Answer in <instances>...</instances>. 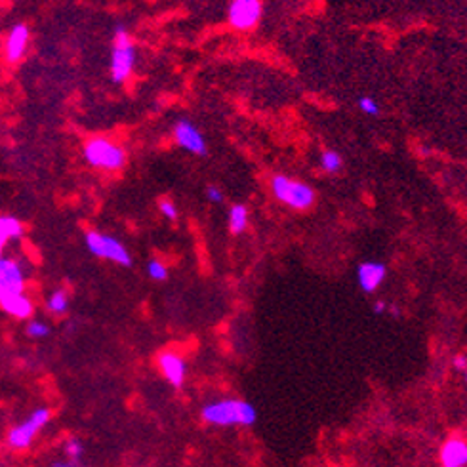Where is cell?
I'll list each match as a JSON object with an SVG mask.
<instances>
[{
	"instance_id": "17",
	"label": "cell",
	"mask_w": 467,
	"mask_h": 467,
	"mask_svg": "<svg viewBox=\"0 0 467 467\" xmlns=\"http://www.w3.org/2000/svg\"><path fill=\"white\" fill-rule=\"evenodd\" d=\"M46 309L48 313H52V315H63L69 309V294L65 292V290H53L46 299Z\"/></svg>"
},
{
	"instance_id": "25",
	"label": "cell",
	"mask_w": 467,
	"mask_h": 467,
	"mask_svg": "<svg viewBox=\"0 0 467 467\" xmlns=\"http://www.w3.org/2000/svg\"><path fill=\"white\" fill-rule=\"evenodd\" d=\"M452 366L456 370H460V372H467V355L460 353V355L454 356V361H452Z\"/></svg>"
},
{
	"instance_id": "28",
	"label": "cell",
	"mask_w": 467,
	"mask_h": 467,
	"mask_svg": "<svg viewBox=\"0 0 467 467\" xmlns=\"http://www.w3.org/2000/svg\"><path fill=\"white\" fill-rule=\"evenodd\" d=\"M50 467H71L69 461H53Z\"/></svg>"
},
{
	"instance_id": "29",
	"label": "cell",
	"mask_w": 467,
	"mask_h": 467,
	"mask_svg": "<svg viewBox=\"0 0 467 467\" xmlns=\"http://www.w3.org/2000/svg\"><path fill=\"white\" fill-rule=\"evenodd\" d=\"M466 381H467V372H466Z\"/></svg>"
},
{
	"instance_id": "22",
	"label": "cell",
	"mask_w": 467,
	"mask_h": 467,
	"mask_svg": "<svg viewBox=\"0 0 467 467\" xmlns=\"http://www.w3.org/2000/svg\"><path fill=\"white\" fill-rule=\"evenodd\" d=\"M65 454H67L69 460H82V456H84V444H82L81 438H67V443H65Z\"/></svg>"
},
{
	"instance_id": "21",
	"label": "cell",
	"mask_w": 467,
	"mask_h": 467,
	"mask_svg": "<svg viewBox=\"0 0 467 467\" xmlns=\"http://www.w3.org/2000/svg\"><path fill=\"white\" fill-rule=\"evenodd\" d=\"M27 336L33 339H42L50 336V327H48L44 321H39V319H33L27 324Z\"/></svg>"
},
{
	"instance_id": "27",
	"label": "cell",
	"mask_w": 467,
	"mask_h": 467,
	"mask_svg": "<svg viewBox=\"0 0 467 467\" xmlns=\"http://www.w3.org/2000/svg\"><path fill=\"white\" fill-rule=\"evenodd\" d=\"M387 313H389V315H393V317H401V309H399L397 305L389 304V311H387Z\"/></svg>"
},
{
	"instance_id": "2",
	"label": "cell",
	"mask_w": 467,
	"mask_h": 467,
	"mask_svg": "<svg viewBox=\"0 0 467 467\" xmlns=\"http://www.w3.org/2000/svg\"><path fill=\"white\" fill-rule=\"evenodd\" d=\"M135 46L128 27L124 24H117L113 27V44L111 58H109V75L115 84H124L128 81L135 67Z\"/></svg>"
},
{
	"instance_id": "10",
	"label": "cell",
	"mask_w": 467,
	"mask_h": 467,
	"mask_svg": "<svg viewBox=\"0 0 467 467\" xmlns=\"http://www.w3.org/2000/svg\"><path fill=\"white\" fill-rule=\"evenodd\" d=\"M387 279V265L376 260L362 262L356 267V282L364 294H374Z\"/></svg>"
},
{
	"instance_id": "8",
	"label": "cell",
	"mask_w": 467,
	"mask_h": 467,
	"mask_svg": "<svg viewBox=\"0 0 467 467\" xmlns=\"http://www.w3.org/2000/svg\"><path fill=\"white\" fill-rule=\"evenodd\" d=\"M25 294L24 265L16 257H0V302Z\"/></svg>"
},
{
	"instance_id": "15",
	"label": "cell",
	"mask_w": 467,
	"mask_h": 467,
	"mask_svg": "<svg viewBox=\"0 0 467 467\" xmlns=\"http://www.w3.org/2000/svg\"><path fill=\"white\" fill-rule=\"evenodd\" d=\"M24 237V223L14 216H0V257H4V248L10 240Z\"/></svg>"
},
{
	"instance_id": "7",
	"label": "cell",
	"mask_w": 467,
	"mask_h": 467,
	"mask_svg": "<svg viewBox=\"0 0 467 467\" xmlns=\"http://www.w3.org/2000/svg\"><path fill=\"white\" fill-rule=\"evenodd\" d=\"M263 16L262 0H231L227 8L229 25L237 31H252Z\"/></svg>"
},
{
	"instance_id": "3",
	"label": "cell",
	"mask_w": 467,
	"mask_h": 467,
	"mask_svg": "<svg viewBox=\"0 0 467 467\" xmlns=\"http://www.w3.org/2000/svg\"><path fill=\"white\" fill-rule=\"evenodd\" d=\"M271 193L280 205L288 206L292 210L305 212L309 210L311 206L315 205L317 193L315 189L305 183V181L294 180V178H288V175L277 174L271 178Z\"/></svg>"
},
{
	"instance_id": "12",
	"label": "cell",
	"mask_w": 467,
	"mask_h": 467,
	"mask_svg": "<svg viewBox=\"0 0 467 467\" xmlns=\"http://www.w3.org/2000/svg\"><path fill=\"white\" fill-rule=\"evenodd\" d=\"M441 467H467V438L463 435H450L438 452Z\"/></svg>"
},
{
	"instance_id": "20",
	"label": "cell",
	"mask_w": 467,
	"mask_h": 467,
	"mask_svg": "<svg viewBox=\"0 0 467 467\" xmlns=\"http://www.w3.org/2000/svg\"><path fill=\"white\" fill-rule=\"evenodd\" d=\"M356 107H359V111L368 115V117H378L381 113L380 103L374 100L372 96H361V98L356 100Z\"/></svg>"
},
{
	"instance_id": "16",
	"label": "cell",
	"mask_w": 467,
	"mask_h": 467,
	"mask_svg": "<svg viewBox=\"0 0 467 467\" xmlns=\"http://www.w3.org/2000/svg\"><path fill=\"white\" fill-rule=\"evenodd\" d=\"M248 222H250V212L245 205H233L227 212V227L233 235L245 233L246 227H248Z\"/></svg>"
},
{
	"instance_id": "1",
	"label": "cell",
	"mask_w": 467,
	"mask_h": 467,
	"mask_svg": "<svg viewBox=\"0 0 467 467\" xmlns=\"http://www.w3.org/2000/svg\"><path fill=\"white\" fill-rule=\"evenodd\" d=\"M200 418L208 426L217 427H248L257 420L256 406L242 399H220L208 403L200 410Z\"/></svg>"
},
{
	"instance_id": "26",
	"label": "cell",
	"mask_w": 467,
	"mask_h": 467,
	"mask_svg": "<svg viewBox=\"0 0 467 467\" xmlns=\"http://www.w3.org/2000/svg\"><path fill=\"white\" fill-rule=\"evenodd\" d=\"M387 311H389V304L384 302V299H378V302L374 304V313H376V315H386Z\"/></svg>"
},
{
	"instance_id": "19",
	"label": "cell",
	"mask_w": 467,
	"mask_h": 467,
	"mask_svg": "<svg viewBox=\"0 0 467 467\" xmlns=\"http://www.w3.org/2000/svg\"><path fill=\"white\" fill-rule=\"evenodd\" d=\"M147 274H149L153 280L163 282V280L168 279V267H166L160 260H157V257H151L149 263H147Z\"/></svg>"
},
{
	"instance_id": "23",
	"label": "cell",
	"mask_w": 467,
	"mask_h": 467,
	"mask_svg": "<svg viewBox=\"0 0 467 467\" xmlns=\"http://www.w3.org/2000/svg\"><path fill=\"white\" fill-rule=\"evenodd\" d=\"M158 210H160V214H163L166 220H170V222H175V220L180 217V210H178V206H175L174 200L163 199L160 202H158Z\"/></svg>"
},
{
	"instance_id": "9",
	"label": "cell",
	"mask_w": 467,
	"mask_h": 467,
	"mask_svg": "<svg viewBox=\"0 0 467 467\" xmlns=\"http://www.w3.org/2000/svg\"><path fill=\"white\" fill-rule=\"evenodd\" d=\"M174 141L178 147H181L183 151L197 155V157H205L208 153V145L202 132L195 126L193 120L189 118H180L174 124Z\"/></svg>"
},
{
	"instance_id": "13",
	"label": "cell",
	"mask_w": 467,
	"mask_h": 467,
	"mask_svg": "<svg viewBox=\"0 0 467 467\" xmlns=\"http://www.w3.org/2000/svg\"><path fill=\"white\" fill-rule=\"evenodd\" d=\"M31 29L25 24L14 25L10 33L6 36V44H4V56L10 63H18L21 61L29 48Z\"/></svg>"
},
{
	"instance_id": "18",
	"label": "cell",
	"mask_w": 467,
	"mask_h": 467,
	"mask_svg": "<svg viewBox=\"0 0 467 467\" xmlns=\"http://www.w3.org/2000/svg\"><path fill=\"white\" fill-rule=\"evenodd\" d=\"M319 164H321L322 172H327V174H338V172H342V168H344V157H342L338 151H334V149H327V151L321 153Z\"/></svg>"
},
{
	"instance_id": "24",
	"label": "cell",
	"mask_w": 467,
	"mask_h": 467,
	"mask_svg": "<svg viewBox=\"0 0 467 467\" xmlns=\"http://www.w3.org/2000/svg\"><path fill=\"white\" fill-rule=\"evenodd\" d=\"M206 199L214 202V205H222L223 200H225V195L217 185H208L206 187Z\"/></svg>"
},
{
	"instance_id": "5",
	"label": "cell",
	"mask_w": 467,
	"mask_h": 467,
	"mask_svg": "<svg viewBox=\"0 0 467 467\" xmlns=\"http://www.w3.org/2000/svg\"><path fill=\"white\" fill-rule=\"evenodd\" d=\"M84 245H86L88 252L92 256L107 260V262L117 263V265H123V267H130L134 263L128 248L113 235L92 229V231H86V235H84Z\"/></svg>"
},
{
	"instance_id": "4",
	"label": "cell",
	"mask_w": 467,
	"mask_h": 467,
	"mask_svg": "<svg viewBox=\"0 0 467 467\" xmlns=\"http://www.w3.org/2000/svg\"><path fill=\"white\" fill-rule=\"evenodd\" d=\"M82 157L92 168L106 170V172H117L128 160L124 147H120L109 138H90L84 143Z\"/></svg>"
},
{
	"instance_id": "11",
	"label": "cell",
	"mask_w": 467,
	"mask_h": 467,
	"mask_svg": "<svg viewBox=\"0 0 467 467\" xmlns=\"http://www.w3.org/2000/svg\"><path fill=\"white\" fill-rule=\"evenodd\" d=\"M157 364H158V370L163 372V376L166 378V381H168L170 386L181 387L183 384H185L187 364L183 356L174 353V351H164V353L158 355Z\"/></svg>"
},
{
	"instance_id": "6",
	"label": "cell",
	"mask_w": 467,
	"mask_h": 467,
	"mask_svg": "<svg viewBox=\"0 0 467 467\" xmlns=\"http://www.w3.org/2000/svg\"><path fill=\"white\" fill-rule=\"evenodd\" d=\"M50 418H52V412H50V409H46V406L31 412L29 418H27L24 424H19V426L10 429V433H8V444L16 450L29 448L33 438L36 437V433L41 431L42 427L50 424Z\"/></svg>"
},
{
	"instance_id": "14",
	"label": "cell",
	"mask_w": 467,
	"mask_h": 467,
	"mask_svg": "<svg viewBox=\"0 0 467 467\" xmlns=\"http://www.w3.org/2000/svg\"><path fill=\"white\" fill-rule=\"evenodd\" d=\"M0 309L14 317V319H31L33 313H35V305H33L27 294H19V296L0 302Z\"/></svg>"
}]
</instances>
